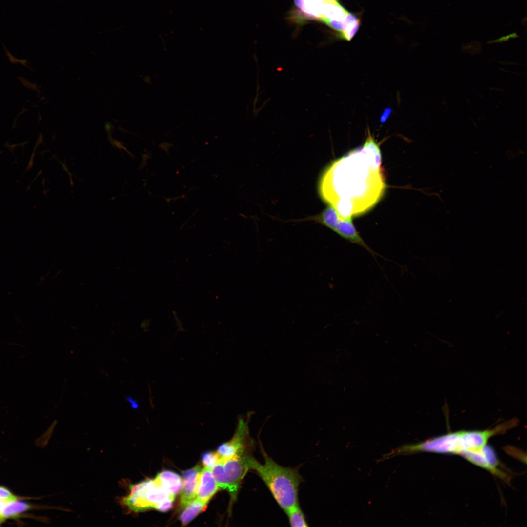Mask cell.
<instances>
[{
    "mask_svg": "<svg viewBox=\"0 0 527 527\" xmlns=\"http://www.w3.org/2000/svg\"><path fill=\"white\" fill-rule=\"evenodd\" d=\"M381 154L374 139L334 161L321 178L322 199L344 218L362 214L379 200L385 189Z\"/></svg>",
    "mask_w": 527,
    "mask_h": 527,
    "instance_id": "cell-1",
    "label": "cell"
},
{
    "mask_svg": "<svg viewBox=\"0 0 527 527\" xmlns=\"http://www.w3.org/2000/svg\"><path fill=\"white\" fill-rule=\"evenodd\" d=\"M513 427L511 420L483 430H461L428 439L414 444L402 446L384 455L381 461L400 454L421 452L439 454H458L478 450L488 444L493 436L502 433Z\"/></svg>",
    "mask_w": 527,
    "mask_h": 527,
    "instance_id": "cell-2",
    "label": "cell"
},
{
    "mask_svg": "<svg viewBox=\"0 0 527 527\" xmlns=\"http://www.w3.org/2000/svg\"><path fill=\"white\" fill-rule=\"evenodd\" d=\"M264 458L263 464L252 456L249 469L254 471L264 481L274 499L284 512L299 504L298 490L302 477L296 468L281 466L261 448Z\"/></svg>",
    "mask_w": 527,
    "mask_h": 527,
    "instance_id": "cell-3",
    "label": "cell"
},
{
    "mask_svg": "<svg viewBox=\"0 0 527 527\" xmlns=\"http://www.w3.org/2000/svg\"><path fill=\"white\" fill-rule=\"evenodd\" d=\"M252 452L219 461L211 469L219 488L226 490L231 497V504L237 498L242 481L249 469Z\"/></svg>",
    "mask_w": 527,
    "mask_h": 527,
    "instance_id": "cell-4",
    "label": "cell"
},
{
    "mask_svg": "<svg viewBox=\"0 0 527 527\" xmlns=\"http://www.w3.org/2000/svg\"><path fill=\"white\" fill-rule=\"evenodd\" d=\"M130 493L124 497L122 503L135 512L150 509H158L163 502L174 500L175 496L158 484L155 479H147L139 483L130 485Z\"/></svg>",
    "mask_w": 527,
    "mask_h": 527,
    "instance_id": "cell-5",
    "label": "cell"
},
{
    "mask_svg": "<svg viewBox=\"0 0 527 527\" xmlns=\"http://www.w3.org/2000/svg\"><path fill=\"white\" fill-rule=\"evenodd\" d=\"M253 445V442L250 437L248 422L244 418H240L232 438L221 445L216 451L219 461L251 452Z\"/></svg>",
    "mask_w": 527,
    "mask_h": 527,
    "instance_id": "cell-6",
    "label": "cell"
},
{
    "mask_svg": "<svg viewBox=\"0 0 527 527\" xmlns=\"http://www.w3.org/2000/svg\"><path fill=\"white\" fill-rule=\"evenodd\" d=\"M461 456L501 479L507 478L499 469V462L494 451L488 444L478 450L465 453Z\"/></svg>",
    "mask_w": 527,
    "mask_h": 527,
    "instance_id": "cell-7",
    "label": "cell"
},
{
    "mask_svg": "<svg viewBox=\"0 0 527 527\" xmlns=\"http://www.w3.org/2000/svg\"><path fill=\"white\" fill-rule=\"evenodd\" d=\"M201 467L196 465L182 472V484L181 489L180 507L184 508L197 496Z\"/></svg>",
    "mask_w": 527,
    "mask_h": 527,
    "instance_id": "cell-8",
    "label": "cell"
},
{
    "mask_svg": "<svg viewBox=\"0 0 527 527\" xmlns=\"http://www.w3.org/2000/svg\"><path fill=\"white\" fill-rule=\"evenodd\" d=\"M219 488V487L213 477L211 469L205 467L202 469L196 498L207 504Z\"/></svg>",
    "mask_w": 527,
    "mask_h": 527,
    "instance_id": "cell-9",
    "label": "cell"
},
{
    "mask_svg": "<svg viewBox=\"0 0 527 527\" xmlns=\"http://www.w3.org/2000/svg\"><path fill=\"white\" fill-rule=\"evenodd\" d=\"M154 479L158 484L175 496L181 489L182 484V478L174 472L162 471L158 473Z\"/></svg>",
    "mask_w": 527,
    "mask_h": 527,
    "instance_id": "cell-10",
    "label": "cell"
},
{
    "mask_svg": "<svg viewBox=\"0 0 527 527\" xmlns=\"http://www.w3.org/2000/svg\"><path fill=\"white\" fill-rule=\"evenodd\" d=\"M347 12L336 0H326L321 8L320 20L342 19Z\"/></svg>",
    "mask_w": 527,
    "mask_h": 527,
    "instance_id": "cell-11",
    "label": "cell"
},
{
    "mask_svg": "<svg viewBox=\"0 0 527 527\" xmlns=\"http://www.w3.org/2000/svg\"><path fill=\"white\" fill-rule=\"evenodd\" d=\"M326 0H294L296 5L308 18L320 20L321 8Z\"/></svg>",
    "mask_w": 527,
    "mask_h": 527,
    "instance_id": "cell-12",
    "label": "cell"
},
{
    "mask_svg": "<svg viewBox=\"0 0 527 527\" xmlns=\"http://www.w3.org/2000/svg\"><path fill=\"white\" fill-rule=\"evenodd\" d=\"M31 508V505L24 501L16 500L7 503L0 513V520L3 522L6 519L16 518Z\"/></svg>",
    "mask_w": 527,
    "mask_h": 527,
    "instance_id": "cell-13",
    "label": "cell"
},
{
    "mask_svg": "<svg viewBox=\"0 0 527 527\" xmlns=\"http://www.w3.org/2000/svg\"><path fill=\"white\" fill-rule=\"evenodd\" d=\"M341 217L336 209L328 204L320 214L313 217L312 220L333 231Z\"/></svg>",
    "mask_w": 527,
    "mask_h": 527,
    "instance_id": "cell-14",
    "label": "cell"
},
{
    "mask_svg": "<svg viewBox=\"0 0 527 527\" xmlns=\"http://www.w3.org/2000/svg\"><path fill=\"white\" fill-rule=\"evenodd\" d=\"M207 507V504L195 498L183 509L180 516V520L183 526L189 523L200 513Z\"/></svg>",
    "mask_w": 527,
    "mask_h": 527,
    "instance_id": "cell-15",
    "label": "cell"
},
{
    "mask_svg": "<svg viewBox=\"0 0 527 527\" xmlns=\"http://www.w3.org/2000/svg\"><path fill=\"white\" fill-rule=\"evenodd\" d=\"M360 25V20L354 15L347 12L344 18V28L340 37L350 41L357 32Z\"/></svg>",
    "mask_w": 527,
    "mask_h": 527,
    "instance_id": "cell-16",
    "label": "cell"
},
{
    "mask_svg": "<svg viewBox=\"0 0 527 527\" xmlns=\"http://www.w3.org/2000/svg\"><path fill=\"white\" fill-rule=\"evenodd\" d=\"M292 527H307V523L304 512L299 504H297L285 512Z\"/></svg>",
    "mask_w": 527,
    "mask_h": 527,
    "instance_id": "cell-17",
    "label": "cell"
},
{
    "mask_svg": "<svg viewBox=\"0 0 527 527\" xmlns=\"http://www.w3.org/2000/svg\"><path fill=\"white\" fill-rule=\"evenodd\" d=\"M202 461L205 467L211 469L219 461V457L216 452H207L203 454Z\"/></svg>",
    "mask_w": 527,
    "mask_h": 527,
    "instance_id": "cell-18",
    "label": "cell"
},
{
    "mask_svg": "<svg viewBox=\"0 0 527 527\" xmlns=\"http://www.w3.org/2000/svg\"><path fill=\"white\" fill-rule=\"evenodd\" d=\"M17 500V497L7 488L0 486V500L6 504Z\"/></svg>",
    "mask_w": 527,
    "mask_h": 527,
    "instance_id": "cell-19",
    "label": "cell"
},
{
    "mask_svg": "<svg viewBox=\"0 0 527 527\" xmlns=\"http://www.w3.org/2000/svg\"><path fill=\"white\" fill-rule=\"evenodd\" d=\"M323 22L331 28L339 32L340 33H341L343 30L344 18L340 20H326Z\"/></svg>",
    "mask_w": 527,
    "mask_h": 527,
    "instance_id": "cell-20",
    "label": "cell"
},
{
    "mask_svg": "<svg viewBox=\"0 0 527 527\" xmlns=\"http://www.w3.org/2000/svg\"><path fill=\"white\" fill-rule=\"evenodd\" d=\"M125 400L130 403L131 407L133 409H137L139 407V403L130 396H126Z\"/></svg>",
    "mask_w": 527,
    "mask_h": 527,
    "instance_id": "cell-21",
    "label": "cell"
},
{
    "mask_svg": "<svg viewBox=\"0 0 527 527\" xmlns=\"http://www.w3.org/2000/svg\"><path fill=\"white\" fill-rule=\"evenodd\" d=\"M510 36L508 35L502 36L501 37L497 39L490 41L487 42V43H503L508 41L510 39Z\"/></svg>",
    "mask_w": 527,
    "mask_h": 527,
    "instance_id": "cell-22",
    "label": "cell"
},
{
    "mask_svg": "<svg viewBox=\"0 0 527 527\" xmlns=\"http://www.w3.org/2000/svg\"><path fill=\"white\" fill-rule=\"evenodd\" d=\"M391 109L390 108L386 109V110H385L381 118V122H383L387 120L391 113Z\"/></svg>",
    "mask_w": 527,
    "mask_h": 527,
    "instance_id": "cell-23",
    "label": "cell"
},
{
    "mask_svg": "<svg viewBox=\"0 0 527 527\" xmlns=\"http://www.w3.org/2000/svg\"><path fill=\"white\" fill-rule=\"evenodd\" d=\"M509 35L510 38H517L520 37V36L517 35L516 32H513L511 34H509Z\"/></svg>",
    "mask_w": 527,
    "mask_h": 527,
    "instance_id": "cell-24",
    "label": "cell"
},
{
    "mask_svg": "<svg viewBox=\"0 0 527 527\" xmlns=\"http://www.w3.org/2000/svg\"><path fill=\"white\" fill-rule=\"evenodd\" d=\"M5 503H4V502H3L2 501L0 500V512H1V511L2 510V509L4 506L5 505ZM0 521L1 522V520H0Z\"/></svg>",
    "mask_w": 527,
    "mask_h": 527,
    "instance_id": "cell-25",
    "label": "cell"
}]
</instances>
